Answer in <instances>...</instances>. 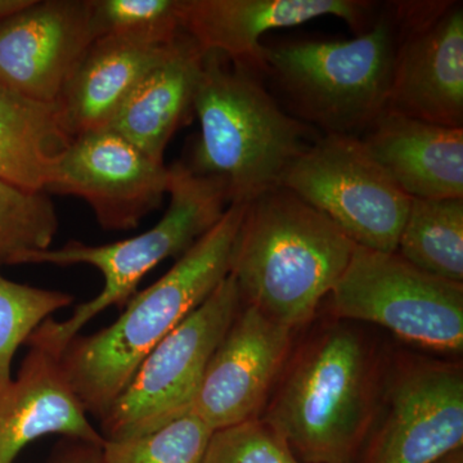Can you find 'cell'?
<instances>
[{"mask_svg":"<svg viewBox=\"0 0 463 463\" xmlns=\"http://www.w3.org/2000/svg\"><path fill=\"white\" fill-rule=\"evenodd\" d=\"M246 205L228 206L160 279L134 294L112 325L66 346L61 365L85 412L100 421L148 353L230 276Z\"/></svg>","mask_w":463,"mask_h":463,"instance_id":"cell-1","label":"cell"},{"mask_svg":"<svg viewBox=\"0 0 463 463\" xmlns=\"http://www.w3.org/2000/svg\"><path fill=\"white\" fill-rule=\"evenodd\" d=\"M285 367L260 419L303 462L354 463L381 398L374 347L339 319L313 334Z\"/></svg>","mask_w":463,"mask_h":463,"instance_id":"cell-2","label":"cell"},{"mask_svg":"<svg viewBox=\"0 0 463 463\" xmlns=\"http://www.w3.org/2000/svg\"><path fill=\"white\" fill-rule=\"evenodd\" d=\"M354 248L327 216L279 185L246 205L230 274L243 306L295 332L315 318Z\"/></svg>","mask_w":463,"mask_h":463,"instance_id":"cell-3","label":"cell"},{"mask_svg":"<svg viewBox=\"0 0 463 463\" xmlns=\"http://www.w3.org/2000/svg\"><path fill=\"white\" fill-rule=\"evenodd\" d=\"M258 72L205 52L194 99L200 138L190 167L221 185L232 203L279 187L292 164L319 138L279 106Z\"/></svg>","mask_w":463,"mask_h":463,"instance_id":"cell-4","label":"cell"},{"mask_svg":"<svg viewBox=\"0 0 463 463\" xmlns=\"http://www.w3.org/2000/svg\"><path fill=\"white\" fill-rule=\"evenodd\" d=\"M169 170V207L151 230L106 245L71 241L63 248L27 252L21 258L20 264L90 265L103 277L96 298L76 307L65 321L47 319L26 345L61 356L91 319L109 307L128 304L146 274L167 258L182 257L221 221L230 205L218 183L197 175L184 163L174 164Z\"/></svg>","mask_w":463,"mask_h":463,"instance_id":"cell-5","label":"cell"},{"mask_svg":"<svg viewBox=\"0 0 463 463\" xmlns=\"http://www.w3.org/2000/svg\"><path fill=\"white\" fill-rule=\"evenodd\" d=\"M394 50L388 8L352 41L265 47V76L301 123L323 136L361 138L385 111Z\"/></svg>","mask_w":463,"mask_h":463,"instance_id":"cell-6","label":"cell"},{"mask_svg":"<svg viewBox=\"0 0 463 463\" xmlns=\"http://www.w3.org/2000/svg\"><path fill=\"white\" fill-rule=\"evenodd\" d=\"M328 297L341 321L373 323L435 352H462L463 283L423 272L397 252L355 245Z\"/></svg>","mask_w":463,"mask_h":463,"instance_id":"cell-7","label":"cell"},{"mask_svg":"<svg viewBox=\"0 0 463 463\" xmlns=\"http://www.w3.org/2000/svg\"><path fill=\"white\" fill-rule=\"evenodd\" d=\"M242 307L228 276L143 359L100 420L105 439L139 437L190 413L210 358Z\"/></svg>","mask_w":463,"mask_h":463,"instance_id":"cell-8","label":"cell"},{"mask_svg":"<svg viewBox=\"0 0 463 463\" xmlns=\"http://www.w3.org/2000/svg\"><path fill=\"white\" fill-rule=\"evenodd\" d=\"M288 188L361 248L395 252L410 196L368 154L361 138L322 136L283 176Z\"/></svg>","mask_w":463,"mask_h":463,"instance_id":"cell-9","label":"cell"},{"mask_svg":"<svg viewBox=\"0 0 463 463\" xmlns=\"http://www.w3.org/2000/svg\"><path fill=\"white\" fill-rule=\"evenodd\" d=\"M395 33L386 111L463 129L462 2L388 5Z\"/></svg>","mask_w":463,"mask_h":463,"instance_id":"cell-10","label":"cell"},{"mask_svg":"<svg viewBox=\"0 0 463 463\" xmlns=\"http://www.w3.org/2000/svg\"><path fill=\"white\" fill-rule=\"evenodd\" d=\"M386 410L354 463H440L463 446L462 365L413 358L399 365Z\"/></svg>","mask_w":463,"mask_h":463,"instance_id":"cell-11","label":"cell"},{"mask_svg":"<svg viewBox=\"0 0 463 463\" xmlns=\"http://www.w3.org/2000/svg\"><path fill=\"white\" fill-rule=\"evenodd\" d=\"M170 170L109 128L72 139L45 192L80 197L105 230L129 231L161 205Z\"/></svg>","mask_w":463,"mask_h":463,"instance_id":"cell-12","label":"cell"},{"mask_svg":"<svg viewBox=\"0 0 463 463\" xmlns=\"http://www.w3.org/2000/svg\"><path fill=\"white\" fill-rule=\"evenodd\" d=\"M292 335L242 304L210 358L190 413L213 431L260 417L291 354Z\"/></svg>","mask_w":463,"mask_h":463,"instance_id":"cell-13","label":"cell"},{"mask_svg":"<svg viewBox=\"0 0 463 463\" xmlns=\"http://www.w3.org/2000/svg\"><path fill=\"white\" fill-rule=\"evenodd\" d=\"M373 8L362 0H179V17L201 50L265 76V33L334 16L362 33L376 20Z\"/></svg>","mask_w":463,"mask_h":463,"instance_id":"cell-14","label":"cell"},{"mask_svg":"<svg viewBox=\"0 0 463 463\" xmlns=\"http://www.w3.org/2000/svg\"><path fill=\"white\" fill-rule=\"evenodd\" d=\"M91 42L90 0H33L0 23V83L54 103Z\"/></svg>","mask_w":463,"mask_h":463,"instance_id":"cell-15","label":"cell"},{"mask_svg":"<svg viewBox=\"0 0 463 463\" xmlns=\"http://www.w3.org/2000/svg\"><path fill=\"white\" fill-rule=\"evenodd\" d=\"M29 347L16 377L0 388V463H14L27 444L50 434L100 449L106 439L88 419L60 356Z\"/></svg>","mask_w":463,"mask_h":463,"instance_id":"cell-16","label":"cell"},{"mask_svg":"<svg viewBox=\"0 0 463 463\" xmlns=\"http://www.w3.org/2000/svg\"><path fill=\"white\" fill-rule=\"evenodd\" d=\"M411 199H463V129L383 111L361 137Z\"/></svg>","mask_w":463,"mask_h":463,"instance_id":"cell-17","label":"cell"},{"mask_svg":"<svg viewBox=\"0 0 463 463\" xmlns=\"http://www.w3.org/2000/svg\"><path fill=\"white\" fill-rule=\"evenodd\" d=\"M176 42L165 47L118 39L91 42L56 100L69 136L75 138L108 128L134 88L172 53Z\"/></svg>","mask_w":463,"mask_h":463,"instance_id":"cell-18","label":"cell"},{"mask_svg":"<svg viewBox=\"0 0 463 463\" xmlns=\"http://www.w3.org/2000/svg\"><path fill=\"white\" fill-rule=\"evenodd\" d=\"M205 52L183 33L175 47L134 88L109 123V129L164 164L166 146L188 114Z\"/></svg>","mask_w":463,"mask_h":463,"instance_id":"cell-19","label":"cell"},{"mask_svg":"<svg viewBox=\"0 0 463 463\" xmlns=\"http://www.w3.org/2000/svg\"><path fill=\"white\" fill-rule=\"evenodd\" d=\"M56 102H41L0 83V181L44 192L52 170L72 142Z\"/></svg>","mask_w":463,"mask_h":463,"instance_id":"cell-20","label":"cell"},{"mask_svg":"<svg viewBox=\"0 0 463 463\" xmlns=\"http://www.w3.org/2000/svg\"><path fill=\"white\" fill-rule=\"evenodd\" d=\"M398 255L423 272L463 282V199H412Z\"/></svg>","mask_w":463,"mask_h":463,"instance_id":"cell-21","label":"cell"},{"mask_svg":"<svg viewBox=\"0 0 463 463\" xmlns=\"http://www.w3.org/2000/svg\"><path fill=\"white\" fill-rule=\"evenodd\" d=\"M93 42L118 39L165 47L183 35L179 0H90Z\"/></svg>","mask_w":463,"mask_h":463,"instance_id":"cell-22","label":"cell"},{"mask_svg":"<svg viewBox=\"0 0 463 463\" xmlns=\"http://www.w3.org/2000/svg\"><path fill=\"white\" fill-rule=\"evenodd\" d=\"M57 231L56 207L44 192L0 181V265H17L27 252L50 249Z\"/></svg>","mask_w":463,"mask_h":463,"instance_id":"cell-23","label":"cell"},{"mask_svg":"<svg viewBox=\"0 0 463 463\" xmlns=\"http://www.w3.org/2000/svg\"><path fill=\"white\" fill-rule=\"evenodd\" d=\"M213 432L187 413L148 434L106 439L99 463H203Z\"/></svg>","mask_w":463,"mask_h":463,"instance_id":"cell-24","label":"cell"},{"mask_svg":"<svg viewBox=\"0 0 463 463\" xmlns=\"http://www.w3.org/2000/svg\"><path fill=\"white\" fill-rule=\"evenodd\" d=\"M74 300L69 292L33 288L0 276V388L14 377L12 364L18 347Z\"/></svg>","mask_w":463,"mask_h":463,"instance_id":"cell-25","label":"cell"},{"mask_svg":"<svg viewBox=\"0 0 463 463\" xmlns=\"http://www.w3.org/2000/svg\"><path fill=\"white\" fill-rule=\"evenodd\" d=\"M203 463H306L263 419L213 432Z\"/></svg>","mask_w":463,"mask_h":463,"instance_id":"cell-26","label":"cell"},{"mask_svg":"<svg viewBox=\"0 0 463 463\" xmlns=\"http://www.w3.org/2000/svg\"><path fill=\"white\" fill-rule=\"evenodd\" d=\"M33 0H0V23L29 7Z\"/></svg>","mask_w":463,"mask_h":463,"instance_id":"cell-27","label":"cell"},{"mask_svg":"<svg viewBox=\"0 0 463 463\" xmlns=\"http://www.w3.org/2000/svg\"><path fill=\"white\" fill-rule=\"evenodd\" d=\"M440 463H463V452L462 450H458V452L453 453L449 457H447L444 461Z\"/></svg>","mask_w":463,"mask_h":463,"instance_id":"cell-28","label":"cell"}]
</instances>
